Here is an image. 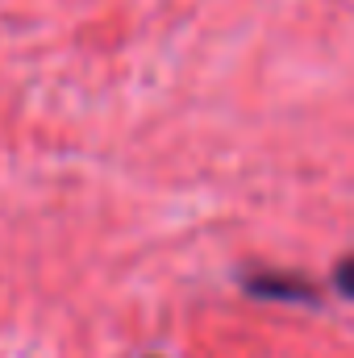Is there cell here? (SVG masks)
Masks as SVG:
<instances>
[{
  "instance_id": "6da1fadb",
  "label": "cell",
  "mask_w": 354,
  "mask_h": 358,
  "mask_svg": "<svg viewBox=\"0 0 354 358\" xmlns=\"http://www.w3.org/2000/svg\"><path fill=\"white\" fill-rule=\"evenodd\" d=\"M338 287H342L346 296H354V259H346V263L338 267Z\"/></svg>"
}]
</instances>
